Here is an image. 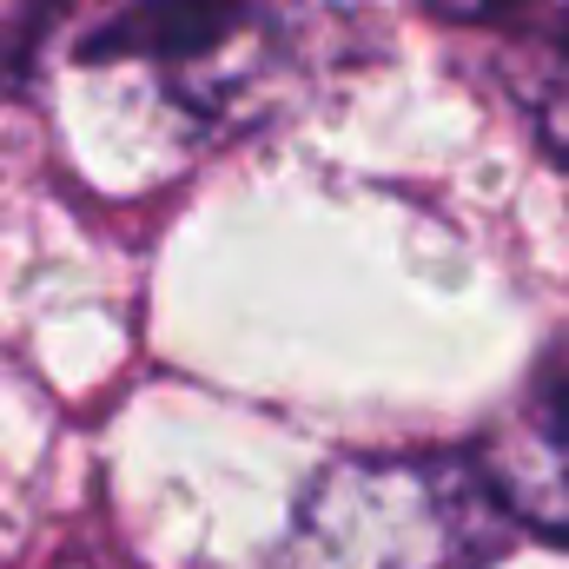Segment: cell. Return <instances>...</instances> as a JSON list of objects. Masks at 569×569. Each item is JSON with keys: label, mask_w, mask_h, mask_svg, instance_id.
Returning <instances> with one entry per match:
<instances>
[{"label": "cell", "mask_w": 569, "mask_h": 569, "mask_svg": "<svg viewBox=\"0 0 569 569\" xmlns=\"http://www.w3.org/2000/svg\"><path fill=\"white\" fill-rule=\"evenodd\" d=\"M259 40H266L259 0H152L120 20V33L100 40V53H140L152 67H166V80L199 113H219L246 87L232 67L259 53Z\"/></svg>", "instance_id": "cell-3"}, {"label": "cell", "mask_w": 569, "mask_h": 569, "mask_svg": "<svg viewBox=\"0 0 569 569\" xmlns=\"http://www.w3.org/2000/svg\"><path fill=\"white\" fill-rule=\"evenodd\" d=\"M477 470L503 517L569 543V338L537 358L517 405L490 430Z\"/></svg>", "instance_id": "cell-2"}, {"label": "cell", "mask_w": 569, "mask_h": 569, "mask_svg": "<svg viewBox=\"0 0 569 569\" xmlns=\"http://www.w3.org/2000/svg\"><path fill=\"white\" fill-rule=\"evenodd\" d=\"M503 503L477 457H351L291 523V569H483Z\"/></svg>", "instance_id": "cell-1"}, {"label": "cell", "mask_w": 569, "mask_h": 569, "mask_svg": "<svg viewBox=\"0 0 569 569\" xmlns=\"http://www.w3.org/2000/svg\"><path fill=\"white\" fill-rule=\"evenodd\" d=\"M470 27L543 152L569 166V0H477Z\"/></svg>", "instance_id": "cell-4"}]
</instances>
